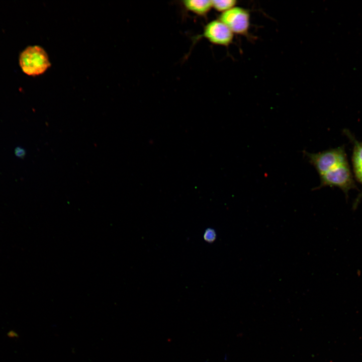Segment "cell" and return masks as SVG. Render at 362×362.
I'll return each instance as SVG.
<instances>
[{"mask_svg": "<svg viewBox=\"0 0 362 362\" xmlns=\"http://www.w3.org/2000/svg\"><path fill=\"white\" fill-rule=\"evenodd\" d=\"M182 4L186 10L200 17H206L212 9L209 0H184Z\"/></svg>", "mask_w": 362, "mask_h": 362, "instance_id": "7", "label": "cell"}, {"mask_svg": "<svg viewBox=\"0 0 362 362\" xmlns=\"http://www.w3.org/2000/svg\"><path fill=\"white\" fill-rule=\"evenodd\" d=\"M304 153L320 176L338 166L348 163L343 146L317 153L304 151Z\"/></svg>", "mask_w": 362, "mask_h": 362, "instance_id": "1", "label": "cell"}, {"mask_svg": "<svg viewBox=\"0 0 362 362\" xmlns=\"http://www.w3.org/2000/svg\"><path fill=\"white\" fill-rule=\"evenodd\" d=\"M212 1V9L223 13L236 6L235 0H213Z\"/></svg>", "mask_w": 362, "mask_h": 362, "instance_id": "8", "label": "cell"}, {"mask_svg": "<svg viewBox=\"0 0 362 362\" xmlns=\"http://www.w3.org/2000/svg\"><path fill=\"white\" fill-rule=\"evenodd\" d=\"M344 133L349 138L353 145L351 162L353 175L357 182L362 187V142L356 140L347 130H344ZM361 199L362 189L355 200L353 207L357 206Z\"/></svg>", "mask_w": 362, "mask_h": 362, "instance_id": "6", "label": "cell"}, {"mask_svg": "<svg viewBox=\"0 0 362 362\" xmlns=\"http://www.w3.org/2000/svg\"><path fill=\"white\" fill-rule=\"evenodd\" d=\"M250 18L248 10L235 6L220 14L218 19L224 23L234 34L246 35L250 28Z\"/></svg>", "mask_w": 362, "mask_h": 362, "instance_id": "4", "label": "cell"}, {"mask_svg": "<svg viewBox=\"0 0 362 362\" xmlns=\"http://www.w3.org/2000/svg\"><path fill=\"white\" fill-rule=\"evenodd\" d=\"M19 63L25 73L33 76L44 73L51 66L46 52L38 45L26 48L20 54Z\"/></svg>", "mask_w": 362, "mask_h": 362, "instance_id": "2", "label": "cell"}, {"mask_svg": "<svg viewBox=\"0 0 362 362\" xmlns=\"http://www.w3.org/2000/svg\"><path fill=\"white\" fill-rule=\"evenodd\" d=\"M216 238V234L214 229L209 228L206 230L204 234V238L206 241L208 242H213Z\"/></svg>", "mask_w": 362, "mask_h": 362, "instance_id": "9", "label": "cell"}, {"mask_svg": "<svg viewBox=\"0 0 362 362\" xmlns=\"http://www.w3.org/2000/svg\"><path fill=\"white\" fill-rule=\"evenodd\" d=\"M320 178L317 189L323 187H336L347 196L350 190L357 189L348 163L328 171L320 175Z\"/></svg>", "mask_w": 362, "mask_h": 362, "instance_id": "3", "label": "cell"}, {"mask_svg": "<svg viewBox=\"0 0 362 362\" xmlns=\"http://www.w3.org/2000/svg\"><path fill=\"white\" fill-rule=\"evenodd\" d=\"M200 37L205 38L214 45L227 47L232 43L234 34L224 23L217 19L205 25Z\"/></svg>", "mask_w": 362, "mask_h": 362, "instance_id": "5", "label": "cell"}]
</instances>
